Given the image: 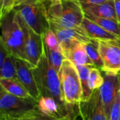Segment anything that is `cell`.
I'll use <instances>...</instances> for the list:
<instances>
[{
    "label": "cell",
    "instance_id": "cell-1",
    "mask_svg": "<svg viewBox=\"0 0 120 120\" xmlns=\"http://www.w3.org/2000/svg\"><path fill=\"white\" fill-rule=\"evenodd\" d=\"M32 70L41 96L54 98L60 105L65 117H72L77 105H68L63 97L58 72L52 67L44 53L37 66Z\"/></svg>",
    "mask_w": 120,
    "mask_h": 120
},
{
    "label": "cell",
    "instance_id": "cell-16",
    "mask_svg": "<svg viewBox=\"0 0 120 120\" xmlns=\"http://www.w3.org/2000/svg\"><path fill=\"white\" fill-rule=\"evenodd\" d=\"M37 107L41 113L48 117L55 119L65 117L57 101L51 97L41 96L37 101Z\"/></svg>",
    "mask_w": 120,
    "mask_h": 120
},
{
    "label": "cell",
    "instance_id": "cell-32",
    "mask_svg": "<svg viewBox=\"0 0 120 120\" xmlns=\"http://www.w3.org/2000/svg\"><path fill=\"white\" fill-rule=\"evenodd\" d=\"M62 0H50L49 2V4H56V3H58L60 1H61Z\"/></svg>",
    "mask_w": 120,
    "mask_h": 120
},
{
    "label": "cell",
    "instance_id": "cell-30",
    "mask_svg": "<svg viewBox=\"0 0 120 120\" xmlns=\"http://www.w3.org/2000/svg\"><path fill=\"white\" fill-rule=\"evenodd\" d=\"M115 9H116L117 20L120 24V0H115Z\"/></svg>",
    "mask_w": 120,
    "mask_h": 120
},
{
    "label": "cell",
    "instance_id": "cell-18",
    "mask_svg": "<svg viewBox=\"0 0 120 120\" xmlns=\"http://www.w3.org/2000/svg\"><path fill=\"white\" fill-rule=\"evenodd\" d=\"M84 46L87 55L92 61L94 65L102 70L103 68V62L99 52L98 40L92 39L91 41L84 44Z\"/></svg>",
    "mask_w": 120,
    "mask_h": 120
},
{
    "label": "cell",
    "instance_id": "cell-8",
    "mask_svg": "<svg viewBox=\"0 0 120 120\" xmlns=\"http://www.w3.org/2000/svg\"><path fill=\"white\" fill-rule=\"evenodd\" d=\"M77 107L79 112L86 120H109L102 103L99 89L94 91L89 99L82 101Z\"/></svg>",
    "mask_w": 120,
    "mask_h": 120
},
{
    "label": "cell",
    "instance_id": "cell-28",
    "mask_svg": "<svg viewBox=\"0 0 120 120\" xmlns=\"http://www.w3.org/2000/svg\"><path fill=\"white\" fill-rule=\"evenodd\" d=\"M9 54L5 46L0 42V67L3 65L5 59L6 58L7 56Z\"/></svg>",
    "mask_w": 120,
    "mask_h": 120
},
{
    "label": "cell",
    "instance_id": "cell-23",
    "mask_svg": "<svg viewBox=\"0 0 120 120\" xmlns=\"http://www.w3.org/2000/svg\"><path fill=\"white\" fill-rule=\"evenodd\" d=\"M101 70L95 66L91 68L89 75V86L91 91L99 89L103 84L104 77Z\"/></svg>",
    "mask_w": 120,
    "mask_h": 120
},
{
    "label": "cell",
    "instance_id": "cell-25",
    "mask_svg": "<svg viewBox=\"0 0 120 120\" xmlns=\"http://www.w3.org/2000/svg\"><path fill=\"white\" fill-rule=\"evenodd\" d=\"M18 0H1L0 19L11 13L17 4Z\"/></svg>",
    "mask_w": 120,
    "mask_h": 120
},
{
    "label": "cell",
    "instance_id": "cell-3",
    "mask_svg": "<svg viewBox=\"0 0 120 120\" xmlns=\"http://www.w3.org/2000/svg\"><path fill=\"white\" fill-rule=\"evenodd\" d=\"M50 25L65 28L81 27L84 18L82 6L75 0H62L56 4H50L47 7Z\"/></svg>",
    "mask_w": 120,
    "mask_h": 120
},
{
    "label": "cell",
    "instance_id": "cell-34",
    "mask_svg": "<svg viewBox=\"0 0 120 120\" xmlns=\"http://www.w3.org/2000/svg\"><path fill=\"white\" fill-rule=\"evenodd\" d=\"M26 1V0H18V1H17V4H16V6L18 5V4H20V3H22V1Z\"/></svg>",
    "mask_w": 120,
    "mask_h": 120
},
{
    "label": "cell",
    "instance_id": "cell-14",
    "mask_svg": "<svg viewBox=\"0 0 120 120\" xmlns=\"http://www.w3.org/2000/svg\"><path fill=\"white\" fill-rule=\"evenodd\" d=\"M63 53L65 58L70 60L76 66L94 65L92 61L86 52L84 44L81 42H75Z\"/></svg>",
    "mask_w": 120,
    "mask_h": 120
},
{
    "label": "cell",
    "instance_id": "cell-20",
    "mask_svg": "<svg viewBox=\"0 0 120 120\" xmlns=\"http://www.w3.org/2000/svg\"><path fill=\"white\" fill-rule=\"evenodd\" d=\"M85 16L88 18L89 20L94 22L95 23L100 25L105 30L108 31L109 32L116 35L117 37L120 38V24L118 21H116L112 19L98 18L95 16H90V15H85Z\"/></svg>",
    "mask_w": 120,
    "mask_h": 120
},
{
    "label": "cell",
    "instance_id": "cell-21",
    "mask_svg": "<svg viewBox=\"0 0 120 120\" xmlns=\"http://www.w3.org/2000/svg\"><path fill=\"white\" fill-rule=\"evenodd\" d=\"M76 66V65H75ZM94 65H77L76 66L82 87V101L89 99L93 91L89 86V75L91 67Z\"/></svg>",
    "mask_w": 120,
    "mask_h": 120
},
{
    "label": "cell",
    "instance_id": "cell-22",
    "mask_svg": "<svg viewBox=\"0 0 120 120\" xmlns=\"http://www.w3.org/2000/svg\"><path fill=\"white\" fill-rule=\"evenodd\" d=\"M44 53L48 59V61L52 65V67L58 72H59L63 61L66 59L63 51L52 50L49 47H47L44 43Z\"/></svg>",
    "mask_w": 120,
    "mask_h": 120
},
{
    "label": "cell",
    "instance_id": "cell-26",
    "mask_svg": "<svg viewBox=\"0 0 120 120\" xmlns=\"http://www.w3.org/2000/svg\"><path fill=\"white\" fill-rule=\"evenodd\" d=\"M60 119H55L48 117L43 113H41L39 109L18 119L14 120H60Z\"/></svg>",
    "mask_w": 120,
    "mask_h": 120
},
{
    "label": "cell",
    "instance_id": "cell-19",
    "mask_svg": "<svg viewBox=\"0 0 120 120\" xmlns=\"http://www.w3.org/2000/svg\"><path fill=\"white\" fill-rule=\"evenodd\" d=\"M0 79H18L15 58L10 53L7 56L3 65L0 67Z\"/></svg>",
    "mask_w": 120,
    "mask_h": 120
},
{
    "label": "cell",
    "instance_id": "cell-11",
    "mask_svg": "<svg viewBox=\"0 0 120 120\" xmlns=\"http://www.w3.org/2000/svg\"><path fill=\"white\" fill-rule=\"evenodd\" d=\"M50 28L56 34L60 44L62 51L74 41L86 44L91 41V39L82 27L76 28H65L50 25Z\"/></svg>",
    "mask_w": 120,
    "mask_h": 120
},
{
    "label": "cell",
    "instance_id": "cell-2",
    "mask_svg": "<svg viewBox=\"0 0 120 120\" xmlns=\"http://www.w3.org/2000/svg\"><path fill=\"white\" fill-rule=\"evenodd\" d=\"M0 42L15 58L27 62L25 53V30L24 22L13 10L1 19Z\"/></svg>",
    "mask_w": 120,
    "mask_h": 120
},
{
    "label": "cell",
    "instance_id": "cell-24",
    "mask_svg": "<svg viewBox=\"0 0 120 120\" xmlns=\"http://www.w3.org/2000/svg\"><path fill=\"white\" fill-rule=\"evenodd\" d=\"M44 43L45 45L52 50L62 51V48L59 40L55 32L50 28L43 34Z\"/></svg>",
    "mask_w": 120,
    "mask_h": 120
},
{
    "label": "cell",
    "instance_id": "cell-31",
    "mask_svg": "<svg viewBox=\"0 0 120 120\" xmlns=\"http://www.w3.org/2000/svg\"><path fill=\"white\" fill-rule=\"evenodd\" d=\"M72 120H86L85 118H84L82 115H81V114L79 112V111H78V107H77V110H76V112H75V113L74 114V115L72 117H70Z\"/></svg>",
    "mask_w": 120,
    "mask_h": 120
},
{
    "label": "cell",
    "instance_id": "cell-4",
    "mask_svg": "<svg viewBox=\"0 0 120 120\" xmlns=\"http://www.w3.org/2000/svg\"><path fill=\"white\" fill-rule=\"evenodd\" d=\"M13 10L36 33L43 35L50 29L47 7L41 0H26L18 4Z\"/></svg>",
    "mask_w": 120,
    "mask_h": 120
},
{
    "label": "cell",
    "instance_id": "cell-10",
    "mask_svg": "<svg viewBox=\"0 0 120 120\" xmlns=\"http://www.w3.org/2000/svg\"><path fill=\"white\" fill-rule=\"evenodd\" d=\"M99 52L103 62L101 71L120 74V47L117 41H99Z\"/></svg>",
    "mask_w": 120,
    "mask_h": 120
},
{
    "label": "cell",
    "instance_id": "cell-5",
    "mask_svg": "<svg viewBox=\"0 0 120 120\" xmlns=\"http://www.w3.org/2000/svg\"><path fill=\"white\" fill-rule=\"evenodd\" d=\"M58 75L65 102L69 105H77L82 101V87L76 66L65 59Z\"/></svg>",
    "mask_w": 120,
    "mask_h": 120
},
{
    "label": "cell",
    "instance_id": "cell-13",
    "mask_svg": "<svg viewBox=\"0 0 120 120\" xmlns=\"http://www.w3.org/2000/svg\"><path fill=\"white\" fill-rule=\"evenodd\" d=\"M85 15L109 18L118 21L115 0H110L101 4H80Z\"/></svg>",
    "mask_w": 120,
    "mask_h": 120
},
{
    "label": "cell",
    "instance_id": "cell-12",
    "mask_svg": "<svg viewBox=\"0 0 120 120\" xmlns=\"http://www.w3.org/2000/svg\"><path fill=\"white\" fill-rule=\"evenodd\" d=\"M15 65L18 79L27 89L30 96L37 101L41 97V94L32 68L26 61L18 58H15Z\"/></svg>",
    "mask_w": 120,
    "mask_h": 120
},
{
    "label": "cell",
    "instance_id": "cell-27",
    "mask_svg": "<svg viewBox=\"0 0 120 120\" xmlns=\"http://www.w3.org/2000/svg\"><path fill=\"white\" fill-rule=\"evenodd\" d=\"M110 120H120V91L112 105L110 112Z\"/></svg>",
    "mask_w": 120,
    "mask_h": 120
},
{
    "label": "cell",
    "instance_id": "cell-33",
    "mask_svg": "<svg viewBox=\"0 0 120 120\" xmlns=\"http://www.w3.org/2000/svg\"><path fill=\"white\" fill-rule=\"evenodd\" d=\"M60 120H72V119L70 118V117L67 116V117H64L61 118Z\"/></svg>",
    "mask_w": 120,
    "mask_h": 120
},
{
    "label": "cell",
    "instance_id": "cell-15",
    "mask_svg": "<svg viewBox=\"0 0 120 120\" xmlns=\"http://www.w3.org/2000/svg\"><path fill=\"white\" fill-rule=\"evenodd\" d=\"M81 27L92 39L99 41H115L119 38L116 35L109 32L98 24L89 20L85 15L82 22Z\"/></svg>",
    "mask_w": 120,
    "mask_h": 120
},
{
    "label": "cell",
    "instance_id": "cell-6",
    "mask_svg": "<svg viewBox=\"0 0 120 120\" xmlns=\"http://www.w3.org/2000/svg\"><path fill=\"white\" fill-rule=\"evenodd\" d=\"M38 110L34 99L22 98L0 90V120H14Z\"/></svg>",
    "mask_w": 120,
    "mask_h": 120
},
{
    "label": "cell",
    "instance_id": "cell-17",
    "mask_svg": "<svg viewBox=\"0 0 120 120\" xmlns=\"http://www.w3.org/2000/svg\"><path fill=\"white\" fill-rule=\"evenodd\" d=\"M0 85L1 88L11 95L22 98L34 99L24 86L18 79H0Z\"/></svg>",
    "mask_w": 120,
    "mask_h": 120
},
{
    "label": "cell",
    "instance_id": "cell-29",
    "mask_svg": "<svg viewBox=\"0 0 120 120\" xmlns=\"http://www.w3.org/2000/svg\"><path fill=\"white\" fill-rule=\"evenodd\" d=\"M80 4H101L110 0H75Z\"/></svg>",
    "mask_w": 120,
    "mask_h": 120
},
{
    "label": "cell",
    "instance_id": "cell-7",
    "mask_svg": "<svg viewBox=\"0 0 120 120\" xmlns=\"http://www.w3.org/2000/svg\"><path fill=\"white\" fill-rule=\"evenodd\" d=\"M24 22V21H23ZM27 63L32 69L36 68L44 53L43 35L34 32L24 22Z\"/></svg>",
    "mask_w": 120,
    "mask_h": 120
},
{
    "label": "cell",
    "instance_id": "cell-9",
    "mask_svg": "<svg viewBox=\"0 0 120 120\" xmlns=\"http://www.w3.org/2000/svg\"><path fill=\"white\" fill-rule=\"evenodd\" d=\"M103 72L104 82L99 90L103 105L109 117L112 105L120 91V74L112 72Z\"/></svg>",
    "mask_w": 120,
    "mask_h": 120
}]
</instances>
